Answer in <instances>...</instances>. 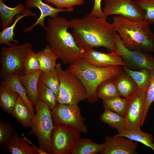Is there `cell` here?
I'll return each instance as SVG.
<instances>
[{
    "instance_id": "obj_1",
    "label": "cell",
    "mask_w": 154,
    "mask_h": 154,
    "mask_svg": "<svg viewBox=\"0 0 154 154\" xmlns=\"http://www.w3.org/2000/svg\"><path fill=\"white\" fill-rule=\"evenodd\" d=\"M106 18L96 17L89 13L82 18L69 21L72 34L79 48L86 51L104 47L109 53L115 52L116 31L112 23L106 21Z\"/></svg>"
},
{
    "instance_id": "obj_2",
    "label": "cell",
    "mask_w": 154,
    "mask_h": 154,
    "mask_svg": "<svg viewBox=\"0 0 154 154\" xmlns=\"http://www.w3.org/2000/svg\"><path fill=\"white\" fill-rule=\"evenodd\" d=\"M44 29L45 39L54 52L64 64H70L82 59L86 51L76 44L72 35L68 29L69 21L59 16L49 17Z\"/></svg>"
},
{
    "instance_id": "obj_3",
    "label": "cell",
    "mask_w": 154,
    "mask_h": 154,
    "mask_svg": "<svg viewBox=\"0 0 154 154\" xmlns=\"http://www.w3.org/2000/svg\"><path fill=\"white\" fill-rule=\"evenodd\" d=\"M112 24L126 48L131 50L154 52V33L144 19L134 21L118 15L113 18Z\"/></svg>"
},
{
    "instance_id": "obj_4",
    "label": "cell",
    "mask_w": 154,
    "mask_h": 154,
    "mask_svg": "<svg viewBox=\"0 0 154 154\" xmlns=\"http://www.w3.org/2000/svg\"><path fill=\"white\" fill-rule=\"evenodd\" d=\"M67 69L82 82L87 92L88 102L90 104L98 101L96 91L101 83L114 78L123 71L122 66L97 67L89 64L83 59L69 64Z\"/></svg>"
},
{
    "instance_id": "obj_5",
    "label": "cell",
    "mask_w": 154,
    "mask_h": 154,
    "mask_svg": "<svg viewBox=\"0 0 154 154\" xmlns=\"http://www.w3.org/2000/svg\"><path fill=\"white\" fill-rule=\"evenodd\" d=\"M61 63L56 64L55 68L59 75L60 88L57 97L59 104L78 105L88 98L87 92L81 81L68 69H62Z\"/></svg>"
},
{
    "instance_id": "obj_6",
    "label": "cell",
    "mask_w": 154,
    "mask_h": 154,
    "mask_svg": "<svg viewBox=\"0 0 154 154\" xmlns=\"http://www.w3.org/2000/svg\"><path fill=\"white\" fill-rule=\"evenodd\" d=\"M36 114L28 136L33 135L37 139L39 147L48 154H52L51 135L54 125L51 110L44 102L39 100L35 106Z\"/></svg>"
},
{
    "instance_id": "obj_7",
    "label": "cell",
    "mask_w": 154,
    "mask_h": 154,
    "mask_svg": "<svg viewBox=\"0 0 154 154\" xmlns=\"http://www.w3.org/2000/svg\"><path fill=\"white\" fill-rule=\"evenodd\" d=\"M33 50L32 45L25 42L20 45L13 44L9 47L0 48V78L2 80L14 73L24 74V62L27 54Z\"/></svg>"
},
{
    "instance_id": "obj_8",
    "label": "cell",
    "mask_w": 154,
    "mask_h": 154,
    "mask_svg": "<svg viewBox=\"0 0 154 154\" xmlns=\"http://www.w3.org/2000/svg\"><path fill=\"white\" fill-rule=\"evenodd\" d=\"M51 114L54 125L77 129L84 134L88 133L84 123L86 118L82 115L78 105L59 104Z\"/></svg>"
},
{
    "instance_id": "obj_9",
    "label": "cell",
    "mask_w": 154,
    "mask_h": 154,
    "mask_svg": "<svg viewBox=\"0 0 154 154\" xmlns=\"http://www.w3.org/2000/svg\"><path fill=\"white\" fill-rule=\"evenodd\" d=\"M149 84L144 87L138 88L130 98L128 107L124 117L126 129L136 130L140 129L143 125L144 122L145 106Z\"/></svg>"
},
{
    "instance_id": "obj_10",
    "label": "cell",
    "mask_w": 154,
    "mask_h": 154,
    "mask_svg": "<svg viewBox=\"0 0 154 154\" xmlns=\"http://www.w3.org/2000/svg\"><path fill=\"white\" fill-rule=\"evenodd\" d=\"M51 135L53 154H70L74 146L81 138L79 131L54 125Z\"/></svg>"
},
{
    "instance_id": "obj_11",
    "label": "cell",
    "mask_w": 154,
    "mask_h": 154,
    "mask_svg": "<svg viewBox=\"0 0 154 154\" xmlns=\"http://www.w3.org/2000/svg\"><path fill=\"white\" fill-rule=\"evenodd\" d=\"M116 52L121 56L129 69L139 70L144 68L154 69V56L150 53L131 50L123 44L119 35L116 33L115 38Z\"/></svg>"
},
{
    "instance_id": "obj_12",
    "label": "cell",
    "mask_w": 154,
    "mask_h": 154,
    "mask_svg": "<svg viewBox=\"0 0 154 154\" xmlns=\"http://www.w3.org/2000/svg\"><path fill=\"white\" fill-rule=\"evenodd\" d=\"M102 10L104 16L117 15L134 21L143 20L144 10L133 0H105Z\"/></svg>"
},
{
    "instance_id": "obj_13",
    "label": "cell",
    "mask_w": 154,
    "mask_h": 154,
    "mask_svg": "<svg viewBox=\"0 0 154 154\" xmlns=\"http://www.w3.org/2000/svg\"><path fill=\"white\" fill-rule=\"evenodd\" d=\"M83 59L89 64L98 67L126 66L121 57L115 52L106 53L92 49L85 51Z\"/></svg>"
},
{
    "instance_id": "obj_14",
    "label": "cell",
    "mask_w": 154,
    "mask_h": 154,
    "mask_svg": "<svg viewBox=\"0 0 154 154\" xmlns=\"http://www.w3.org/2000/svg\"><path fill=\"white\" fill-rule=\"evenodd\" d=\"M106 145L101 154H137V142L125 137L107 136Z\"/></svg>"
},
{
    "instance_id": "obj_15",
    "label": "cell",
    "mask_w": 154,
    "mask_h": 154,
    "mask_svg": "<svg viewBox=\"0 0 154 154\" xmlns=\"http://www.w3.org/2000/svg\"><path fill=\"white\" fill-rule=\"evenodd\" d=\"M25 6L27 8L33 7L38 8L41 13L40 17L37 19L36 22L31 26L23 29L25 33L31 32L33 28L39 25L45 29L46 26L44 21L45 17L49 16L51 17H54L58 16L59 12L62 11L72 12L73 9H60L55 8L52 6L43 3L42 0H27L25 2Z\"/></svg>"
},
{
    "instance_id": "obj_16",
    "label": "cell",
    "mask_w": 154,
    "mask_h": 154,
    "mask_svg": "<svg viewBox=\"0 0 154 154\" xmlns=\"http://www.w3.org/2000/svg\"><path fill=\"white\" fill-rule=\"evenodd\" d=\"M19 75L16 73L11 74L1 80V84L8 86L16 92L25 102L35 117V109L32 102L28 96L25 87L20 82Z\"/></svg>"
},
{
    "instance_id": "obj_17",
    "label": "cell",
    "mask_w": 154,
    "mask_h": 154,
    "mask_svg": "<svg viewBox=\"0 0 154 154\" xmlns=\"http://www.w3.org/2000/svg\"><path fill=\"white\" fill-rule=\"evenodd\" d=\"M28 143L14 131L4 148L7 153L12 154H39L37 151Z\"/></svg>"
},
{
    "instance_id": "obj_18",
    "label": "cell",
    "mask_w": 154,
    "mask_h": 154,
    "mask_svg": "<svg viewBox=\"0 0 154 154\" xmlns=\"http://www.w3.org/2000/svg\"><path fill=\"white\" fill-rule=\"evenodd\" d=\"M119 96L130 98L138 88L133 79L123 71L114 78Z\"/></svg>"
},
{
    "instance_id": "obj_19",
    "label": "cell",
    "mask_w": 154,
    "mask_h": 154,
    "mask_svg": "<svg viewBox=\"0 0 154 154\" xmlns=\"http://www.w3.org/2000/svg\"><path fill=\"white\" fill-rule=\"evenodd\" d=\"M42 72L41 70H40L30 74L19 75L20 82L25 87L28 96L35 107L39 100L38 85L39 78Z\"/></svg>"
},
{
    "instance_id": "obj_20",
    "label": "cell",
    "mask_w": 154,
    "mask_h": 154,
    "mask_svg": "<svg viewBox=\"0 0 154 154\" xmlns=\"http://www.w3.org/2000/svg\"><path fill=\"white\" fill-rule=\"evenodd\" d=\"M11 114L23 126L31 127L35 117L25 102L19 96Z\"/></svg>"
},
{
    "instance_id": "obj_21",
    "label": "cell",
    "mask_w": 154,
    "mask_h": 154,
    "mask_svg": "<svg viewBox=\"0 0 154 154\" xmlns=\"http://www.w3.org/2000/svg\"><path fill=\"white\" fill-rule=\"evenodd\" d=\"M106 145L105 142L97 143L87 138H81L73 147L72 154H96L101 153Z\"/></svg>"
},
{
    "instance_id": "obj_22",
    "label": "cell",
    "mask_w": 154,
    "mask_h": 154,
    "mask_svg": "<svg viewBox=\"0 0 154 154\" xmlns=\"http://www.w3.org/2000/svg\"><path fill=\"white\" fill-rule=\"evenodd\" d=\"M24 5L18 3L13 8L5 5L2 0H0V26L3 30L11 25L14 23L15 15L23 13L25 10Z\"/></svg>"
},
{
    "instance_id": "obj_23",
    "label": "cell",
    "mask_w": 154,
    "mask_h": 154,
    "mask_svg": "<svg viewBox=\"0 0 154 154\" xmlns=\"http://www.w3.org/2000/svg\"><path fill=\"white\" fill-rule=\"evenodd\" d=\"M18 96V94L10 87L1 84L0 106L7 114H11Z\"/></svg>"
},
{
    "instance_id": "obj_24",
    "label": "cell",
    "mask_w": 154,
    "mask_h": 154,
    "mask_svg": "<svg viewBox=\"0 0 154 154\" xmlns=\"http://www.w3.org/2000/svg\"><path fill=\"white\" fill-rule=\"evenodd\" d=\"M31 16L38 18L35 13L33 12L29 9L27 8L23 13L16 15L13 23L10 26L3 29L0 32V44H4L10 46L13 44L10 43V41H13L15 44L18 43L19 42V40H15L13 38V36L15 35L14 29L17 23L21 18Z\"/></svg>"
},
{
    "instance_id": "obj_25",
    "label": "cell",
    "mask_w": 154,
    "mask_h": 154,
    "mask_svg": "<svg viewBox=\"0 0 154 154\" xmlns=\"http://www.w3.org/2000/svg\"><path fill=\"white\" fill-rule=\"evenodd\" d=\"M114 136H122L132 140L139 142L151 148L154 152V137L152 134L142 131L140 129L135 130H124L115 135Z\"/></svg>"
},
{
    "instance_id": "obj_26",
    "label": "cell",
    "mask_w": 154,
    "mask_h": 154,
    "mask_svg": "<svg viewBox=\"0 0 154 154\" xmlns=\"http://www.w3.org/2000/svg\"><path fill=\"white\" fill-rule=\"evenodd\" d=\"M37 53L40 69L42 71L47 72L55 68L56 61L58 58L48 44Z\"/></svg>"
},
{
    "instance_id": "obj_27",
    "label": "cell",
    "mask_w": 154,
    "mask_h": 154,
    "mask_svg": "<svg viewBox=\"0 0 154 154\" xmlns=\"http://www.w3.org/2000/svg\"><path fill=\"white\" fill-rule=\"evenodd\" d=\"M101 121L116 129L118 133L126 129L124 117L116 113L105 109L100 117Z\"/></svg>"
},
{
    "instance_id": "obj_28",
    "label": "cell",
    "mask_w": 154,
    "mask_h": 154,
    "mask_svg": "<svg viewBox=\"0 0 154 154\" xmlns=\"http://www.w3.org/2000/svg\"><path fill=\"white\" fill-rule=\"evenodd\" d=\"M96 94L98 99L103 100H110L119 96L114 78L101 83L96 89Z\"/></svg>"
},
{
    "instance_id": "obj_29",
    "label": "cell",
    "mask_w": 154,
    "mask_h": 154,
    "mask_svg": "<svg viewBox=\"0 0 154 154\" xmlns=\"http://www.w3.org/2000/svg\"><path fill=\"white\" fill-rule=\"evenodd\" d=\"M129 98H121L118 96L112 99L103 100V105L105 109L114 112L125 117L127 112Z\"/></svg>"
},
{
    "instance_id": "obj_30",
    "label": "cell",
    "mask_w": 154,
    "mask_h": 154,
    "mask_svg": "<svg viewBox=\"0 0 154 154\" xmlns=\"http://www.w3.org/2000/svg\"><path fill=\"white\" fill-rule=\"evenodd\" d=\"M38 83L44 85L52 90L57 97L60 88L59 75L56 68L47 72H42Z\"/></svg>"
},
{
    "instance_id": "obj_31",
    "label": "cell",
    "mask_w": 154,
    "mask_h": 154,
    "mask_svg": "<svg viewBox=\"0 0 154 154\" xmlns=\"http://www.w3.org/2000/svg\"><path fill=\"white\" fill-rule=\"evenodd\" d=\"M38 92L39 100L45 104L51 110L59 104L57 97L54 91L46 86L38 83Z\"/></svg>"
},
{
    "instance_id": "obj_32",
    "label": "cell",
    "mask_w": 154,
    "mask_h": 154,
    "mask_svg": "<svg viewBox=\"0 0 154 154\" xmlns=\"http://www.w3.org/2000/svg\"><path fill=\"white\" fill-rule=\"evenodd\" d=\"M123 70L135 82L138 88L145 87L149 84L151 76V70L144 68L139 70H131L126 66H123Z\"/></svg>"
},
{
    "instance_id": "obj_33",
    "label": "cell",
    "mask_w": 154,
    "mask_h": 154,
    "mask_svg": "<svg viewBox=\"0 0 154 154\" xmlns=\"http://www.w3.org/2000/svg\"><path fill=\"white\" fill-rule=\"evenodd\" d=\"M23 67L24 74H30L41 70L37 53L33 50L27 54L25 59Z\"/></svg>"
},
{
    "instance_id": "obj_34",
    "label": "cell",
    "mask_w": 154,
    "mask_h": 154,
    "mask_svg": "<svg viewBox=\"0 0 154 154\" xmlns=\"http://www.w3.org/2000/svg\"><path fill=\"white\" fill-rule=\"evenodd\" d=\"M14 127L10 122L3 118L0 119V149L4 148L14 132Z\"/></svg>"
},
{
    "instance_id": "obj_35",
    "label": "cell",
    "mask_w": 154,
    "mask_h": 154,
    "mask_svg": "<svg viewBox=\"0 0 154 154\" xmlns=\"http://www.w3.org/2000/svg\"><path fill=\"white\" fill-rule=\"evenodd\" d=\"M135 3L144 11V20L149 25L154 23V0H135Z\"/></svg>"
},
{
    "instance_id": "obj_36",
    "label": "cell",
    "mask_w": 154,
    "mask_h": 154,
    "mask_svg": "<svg viewBox=\"0 0 154 154\" xmlns=\"http://www.w3.org/2000/svg\"><path fill=\"white\" fill-rule=\"evenodd\" d=\"M151 76L147 91L143 116L145 121L149 109L154 101V69L151 70Z\"/></svg>"
},
{
    "instance_id": "obj_37",
    "label": "cell",
    "mask_w": 154,
    "mask_h": 154,
    "mask_svg": "<svg viewBox=\"0 0 154 154\" xmlns=\"http://www.w3.org/2000/svg\"><path fill=\"white\" fill-rule=\"evenodd\" d=\"M47 3H51L55 6L56 8L60 9H73L76 5L84 4V0H44Z\"/></svg>"
},
{
    "instance_id": "obj_38",
    "label": "cell",
    "mask_w": 154,
    "mask_h": 154,
    "mask_svg": "<svg viewBox=\"0 0 154 154\" xmlns=\"http://www.w3.org/2000/svg\"><path fill=\"white\" fill-rule=\"evenodd\" d=\"M102 0H94V6L92 11L90 13L98 17H105L104 13L101 8Z\"/></svg>"
},
{
    "instance_id": "obj_39",
    "label": "cell",
    "mask_w": 154,
    "mask_h": 154,
    "mask_svg": "<svg viewBox=\"0 0 154 154\" xmlns=\"http://www.w3.org/2000/svg\"><path fill=\"white\" fill-rule=\"evenodd\" d=\"M23 137L29 143H30L33 147H34L38 152L39 154H48L47 153L44 151L42 149L40 148H38L35 146L31 141H30L25 136L24 134H22Z\"/></svg>"
},
{
    "instance_id": "obj_40",
    "label": "cell",
    "mask_w": 154,
    "mask_h": 154,
    "mask_svg": "<svg viewBox=\"0 0 154 154\" xmlns=\"http://www.w3.org/2000/svg\"><path fill=\"white\" fill-rule=\"evenodd\" d=\"M91 0L93 2H94V0Z\"/></svg>"
}]
</instances>
